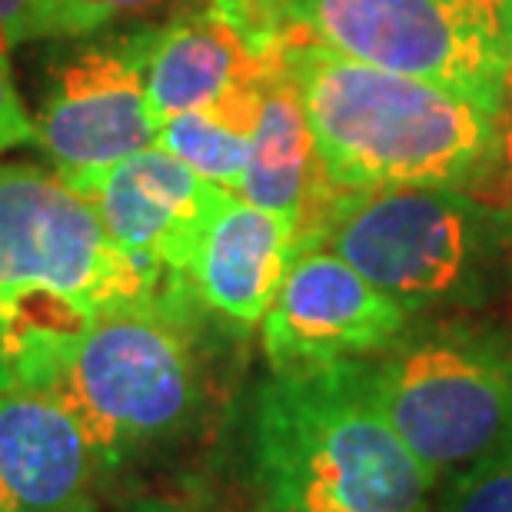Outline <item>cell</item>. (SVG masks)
Listing matches in <instances>:
<instances>
[{"instance_id": "19", "label": "cell", "mask_w": 512, "mask_h": 512, "mask_svg": "<svg viewBox=\"0 0 512 512\" xmlns=\"http://www.w3.org/2000/svg\"><path fill=\"white\" fill-rule=\"evenodd\" d=\"M60 40V0H0V47Z\"/></svg>"}, {"instance_id": "10", "label": "cell", "mask_w": 512, "mask_h": 512, "mask_svg": "<svg viewBox=\"0 0 512 512\" xmlns=\"http://www.w3.org/2000/svg\"><path fill=\"white\" fill-rule=\"evenodd\" d=\"M67 180L90 197L120 250L157 280L177 286H190L187 276L203 233L230 197V190L203 180L163 147Z\"/></svg>"}, {"instance_id": "11", "label": "cell", "mask_w": 512, "mask_h": 512, "mask_svg": "<svg viewBox=\"0 0 512 512\" xmlns=\"http://www.w3.org/2000/svg\"><path fill=\"white\" fill-rule=\"evenodd\" d=\"M104 473L87 433L37 389L0 396V512H100Z\"/></svg>"}, {"instance_id": "1", "label": "cell", "mask_w": 512, "mask_h": 512, "mask_svg": "<svg viewBox=\"0 0 512 512\" xmlns=\"http://www.w3.org/2000/svg\"><path fill=\"white\" fill-rule=\"evenodd\" d=\"M250 463L273 512H426L436 483L376 406L366 360L270 376L253 399Z\"/></svg>"}, {"instance_id": "12", "label": "cell", "mask_w": 512, "mask_h": 512, "mask_svg": "<svg viewBox=\"0 0 512 512\" xmlns=\"http://www.w3.org/2000/svg\"><path fill=\"white\" fill-rule=\"evenodd\" d=\"M280 44L256 40L220 0L183 7L163 27H150L143 80L153 120L163 124L220 100L243 80L263 74Z\"/></svg>"}, {"instance_id": "8", "label": "cell", "mask_w": 512, "mask_h": 512, "mask_svg": "<svg viewBox=\"0 0 512 512\" xmlns=\"http://www.w3.org/2000/svg\"><path fill=\"white\" fill-rule=\"evenodd\" d=\"M77 40L44 74L34 114L37 147L64 177L157 147L160 133L143 80L150 27Z\"/></svg>"}, {"instance_id": "13", "label": "cell", "mask_w": 512, "mask_h": 512, "mask_svg": "<svg viewBox=\"0 0 512 512\" xmlns=\"http://www.w3.org/2000/svg\"><path fill=\"white\" fill-rule=\"evenodd\" d=\"M237 197L290 220L296 227L300 253L316 247L326 217L340 200V190L333 187L326 163L316 150L300 84L283 60V44L266 77L260 124H256L253 150Z\"/></svg>"}, {"instance_id": "5", "label": "cell", "mask_w": 512, "mask_h": 512, "mask_svg": "<svg viewBox=\"0 0 512 512\" xmlns=\"http://www.w3.org/2000/svg\"><path fill=\"white\" fill-rule=\"evenodd\" d=\"M366 366L376 406L436 479L512 446V350L496 336L436 326Z\"/></svg>"}, {"instance_id": "2", "label": "cell", "mask_w": 512, "mask_h": 512, "mask_svg": "<svg viewBox=\"0 0 512 512\" xmlns=\"http://www.w3.org/2000/svg\"><path fill=\"white\" fill-rule=\"evenodd\" d=\"M316 150L340 193L383 187L463 190L493 140L496 114L433 80L333 54L316 40H283Z\"/></svg>"}, {"instance_id": "14", "label": "cell", "mask_w": 512, "mask_h": 512, "mask_svg": "<svg viewBox=\"0 0 512 512\" xmlns=\"http://www.w3.org/2000/svg\"><path fill=\"white\" fill-rule=\"evenodd\" d=\"M296 253L290 220L230 193L203 233L187 283L200 306L250 330L263 323Z\"/></svg>"}, {"instance_id": "4", "label": "cell", "mask_w": 512, "mask_h": 512, "mask_svg": "<svg viewBox=\"0 0 512 512\" xmlns=\"http://www.w3.org/2000/svg\"><path fill=\"white\" fill-rule=\"evenodd\" d=\"M193 300L190 286L157 280L120 250L60 170L0 160V326L10 346L100 313Z\"/></svg>"}, {"instance_id": "7", "label": "cell", "mask_w": 512, "mask_h": 512, "mask_svg": "<svg viewBox=\"0 0 512 512\" xmlns=\"http://www.w3.org/2000/svg\"><path fill=\"white\" fill-rule=\"evenodd\" d=\"M276 34L316 40L360 64L433 80L493 114L512 90L509 60L439 0H280Z\"/></svg>"}, {"instance_id": "17", "label": "cell", "mask_w": 512, "mask_h": 512, "mask_svg": "<svg viewBox=\"0 0 512 512\" xmlns=\"http://www.w3.org/2000/svg\"><path fill=\"white\" fill-rule=\"evenodd\" d=\"M443 512H512V446L466 466L446 493Z\"/></svg>"}, {"instance_id": "6", "label": "cell", "mask_w": 512, "mask_h": 512, "mask_svg": "<svg viewBox=\"0 0 512 512\" xmlns=\"http://www.w3.org/2000/svg\"><path fill=\"white\" fill-rule=\"evenodd\" d=\"M496 227L506 223L456 187L353 190L340 193L316 247L343 256L413 313L473 300Z\"/></svg>"}, {"instance_id": "21", "label": "cell", "mask_w": 512, "mask_h": 512, "mask_svg": "<svg viewBox=\"0 0 512 512\" xmlns=\"http://www.w3.org/2000/svg\"><path fill=\"white\" fill-rule=\"evenodd\" d=\"M30 143H37L34 117L27 114L24 97H20V90L14 84L7 50L0 47V157L10 150L30 147Z\"/></svg>"}, {"instance_id": "3", "label": "cell", "mask_w": 512, "mask_h": 512, "mask_svg": "<svg viewBox=\"0 0 512 512\" xmlns=\"http://www.w3.org/2000/svg\"><path fill=\"white\" fill-rule=\"evenodd\" d=\"M187 316L190 303L130 306L77 330L17 340V386L57 399L104 469L130 463L180 439L203 406Z\"/></svg>"}, {"instance_id": "23", "label": "cell", "mask_w": 512, "mask_h": 512, "mask_svg": "<svg viewBox=\"0 0 512 512\" xmlns=\"http://www.w3.org/2000/svg\"><path fill=\"white\" fill-rule=\"evenodd\" d=\"M17 389V370H14V353H10V340L0 326V396Z\"/></svg>"}, {"instance_id": "18", "label": "cell", "mask_w": 512, "mask_h": 512, "mask_svg": "<svg viewBox=\"0 0 512 512\" xmlns=\"http://www.w3.org/2000/svg\"><path fill=\"white\" fill-rule=\"evenodd\" d=\"M173 0H60V40L100 34L110 24L147 17Z\"/></svg>"}, {"instance_id": "16", "label": "cell", "mask_w": 512, "mask_h": 512, "mask_svg": "<svg viewBox=\"0 0 512 512\" xmlns=\"http://www.w3.org/2000/svg\"><path fill=\"white\" fill-rule=\"evenodd\" d=\"M463 193L469 200H476L489 217L499 223H512V90L503 100V107L496 110L493 140L473 180L466 183Z\"/></svg>"}, {"instance_id": "15", "label": "cell", "mask_w": 512, "mask_h": 512, "mask_svg": "<svg viewBox=\"0 0 512 512\" xmlns=\"http://www.w3.org/2000/svg\"><path fill=\"white\" fill-rule=\"evenodd\" d=\"M273 64L263 74L227 90L213 104L163 120L157 133V147L173 153L180 163H187L203 180L237 193L253 150L256 124H260V107H263V87Z\"/></svg>"}, {"instance_id": "22", "label": "cell", "mask_w": 512, "mask_h": 512, "mask_svg": "<svg viewBox=\"0 0 512 512\" xmlns=\"http://www.w3.org/2000/svg\"><path fill=\"white\" fill-rule=\"evenodd\" d=\"M220 4L227 7L256 40H263V44H280V34H276V10H280V0H220Z\"/></svg>"}, {"instance_id": "20", "label": "cell", "mask_w": 512, "mask_h": 512, "mask_svg": "<svg viewBox=\"0 0 512 512\" xmlns=\"http://www.w3.org/2000/svg\"><path fill=\"white\" fill-rule=\"evenodd\" d=\"M512 64V0H439Z\"/></svg>"}, {"instance_id": "24", "label": "cell", "mask_w": 512, "mask_h": 512, "mask_svg": "<svg viewBox=\"0 0 512 512\" xmlns=\"http://www.w3.org/2000/svg\"><path fill=\"white\" fill-rule=\"evenodd\" d=\"M127 512H190V509L173 506V503H163V499H143V503L130 506Z\"/></svg>"}, {"instance_id": "9", "label": "cell", "mask_w": 512, "mask_h": 512, "mask_svg": "<svg viewBox=\"0 0 512 512\" xmlns=\"http://www.w3.org/2000/svg\"><path fill=\"white\" fill-rule=\"evenodd\" d=\"M409 310L333 250L296 253L260 323L273 376L370 360L399 340Z\"/></svg>"}]
</instances>
